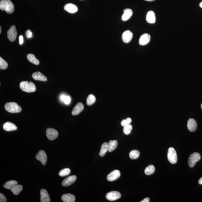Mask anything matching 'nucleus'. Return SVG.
<instances>
[{"label":"nucleus","instance_id":"43","mask_svg":"<svg viewBox=\"0 0 202 202\" xmlns=\"http://www.w3.org/2000/svg\"><path fill=\"white\" fill-rule=\"evenodd\" d=\"M1 30H2V28H1V27H0V33H1Z\"/></svg>","mask_w":202,"mask_h":202},{"label":"nucleus","instance_id":"7","mask_svg":"<svg viewBox=\"0 0 202 202\" xmlns=\"http://www.w3.org/2000/svg\"><path fill=\"white\" fill-rule=\"evenodd\" d=\"M58 133L55 129L48 128L46 130V136L50 140H53L58 137Z\"/></svg>","mask_w":202,"mask_h":202},{"label":"nucleus","instance_id":"8","mask_svg":"<svg viewBox=\"0 0 202 202\" xmlns=\"http://www.w3.org/2000/svg\"><path fill=\"white\" fill-rule=\"evenodd\" d=\"M121 194L118 191H111L108 192L106 195V198L110 201H114L120 198Z\"/></svg>","mask_w":202,"mask_h":202},{"label":"nucleus","instance_id":"19","mask_svg":"<svg viewBox=\"0 0 202 202\" xmlns=\"http://www.w3.org/2000/svg\"><path fill=\"white\" fill-rule=\"evenodd\" d=\"M133 14V11L131 9L129 8L125 9L124 10V13L122 16V21H126L128 20L131 18Z\"/></svg>","mask_w":202,"mask_h":202},{"label":"nucleus","instance_id":"39","mask_svg":"<svg viewBox=\"0 0 202 202\" xmlns=\"http://www.w3.org/2000/svg\"><path fill=\"white\" fill-rule=\"evenodd\" d=\"M149 201H150V199H149V198H146L142 200L141 202H149Z\"/></svg>","mask_w":202,"mask_h":202},{"label":"nucleus","instance_id":"41","mask_svg":"<svg viewBox=\"0 0 202 202\" xmlns=\"http://www.w3.org/2000/svg\"><path fill=\"white\" fill-rule=\"evenodd\" d=\"M199 6H200V7H201V8H202V1L200 4V5H199Z\"/></svg>","mask_w":202,"mask_h":202},{"label":"nucleus","instance_id":"28","mask_svg":"<svg viewBox=\"0 0 202 202\" xmlns=\"http://www.w3.org/2000/svg\"><path fill=\"white\" fill-rule=\"evenodd\" d=\"M155 171V167L153 165H149L145 168L144 173L146 175H150L154 173Z\"/></svg>","mask_w":202,"mask_h":202},{"label":"nucleus","instance_id":"15","mask_svg":"<svg viewBox=\"0 0 202 202\" xmlns=\"http://www.w3.org/2000/svg\"><path fill=\"white\" fill-rule=\"evenodd\" d=\"M150 36L147 33H145L141 36L139 40V43L140 45L143 46L147 45L150 42Z\"/></svg>","mask_w":202,"mask_h":202},{"label":"nucleus","instance_id":"6","mask_svg":"<svg viewBox=\"0 0 202 202\" xmlns=\"http://www.w3.org/2000/svg\"><path fill=\"white\" fill-rule=\"evenodd\" d=\"M17 35V31L15 25L11 26L7 32V37L10 41L14 42L16 40Z\"/></svg>","mask_w":202,"mask_h":202},{"label":"nucleus","instance_id":"32","mask_svg":"<svg viewBox=\"0 0 202 202\" xmlns=\"http://www.w3.org/2000/svg\"><path fill=\"white\" fill-rule=\"evenodd\" d=\"M71 173V170L69 168H66L60 171L59 175L60 176L64 177L69 175Z\"/></svg>","mask_w":202,"mask_h":202},{"label":"nucleus","instance_id":"26","mask_svg":"<svg viewBox=\"0 0 202 202\" xmlns=\"http://www.w3.org/2000/svg\"><path fill=\"white\" fill-rule=\"evenodd\" d=\"M27 58L30 62L36 65H39V63H40L39 60L36 58L33 54H28L27 55Z\"/></svg>","mask_w":202,"mask_h":202},{"label":"nucleus","instance_id":"34","mask_svg":"<svg viewBox=\"0 0 202 202\" xmlns=\"http://www.w3.org/2000/svg\"><path fill=\"white\" fill-rule=\"evenodd\" d=\"M133 127L131 124H128L124 127L123 132L126 135H128L131 132Z\"/></svg>","mask_w":202,"mask_h":202},{"label":"nucleus","instance_id":"14","mask_svg":"<svg viewBox=\"0 0 202 202\" xmlns=\"http://www.w3.org/2000/svg\"><path fill=\"white\" fill-rule=\"evenodd\" d=\"M64 10L67 12L71 14L77 13L78 11V8L75 5L73 4H66L64 7Z\"/></svg>","mask_w":202,"mask_h":202},{"label":"nucleus","instance_id":"30","mask_svg":"<svg viewBox=\"0 0 202 202\" xmlns=\"http://www.w3.org/2000/svg\"><path fill=\"white\" fill-rule=\"evenodd\" d=\"M18 184V182L16 181H7L4 184V187L5 188L8 189H11L12 187L16 184Z\"/></svg>","mask_w":202,"mask_h":202},{"label":"nucleus","instance_id":"21","mask_svg":"<svg viewBox=\"0 0 202 202\" xmlns=\"http://www.w3.org/2000/svg\"><path fill=\"white\" fill-rule=\"evenodd\" d=\"M3 128L6 131H10L17 130V127L13 123L7 122L4 124Z\"/></svg>","mask_w":202,"mask_h":202},{"label":"nucleus","instance_id":"44","mask_svg":"<svg viewBox=\"0 0 202 202\" xmlns=\"http://www.w3.org/2000/svg\"><path fill=\"white\" fill-rule=\"evenodd\" d=\"M201 109H202V104L201 105Z\"/></svg>","mask_w":202,"mask_h":202},{"label":"nucleus","instance_id":"25","mask_svg":"<svg viewBox=\"0 0 202 202\" xmlns=\"http://www.w3.org/2000/svg\"><path fill=\"white\" fill-rule=\"evenodd\" d=\"M59 99L61 102L66 105H69L71 102V98L70 97L64 94H61L59 97Z\"/></svg>","mask_w":202,"mask_h":202},{"label":"nucleus","instance_id":"3","mask_svg":"<svg viewBox=\"0 0 202 202\" xmlns=\"http://www.w3.org/2000/svg\"><path fill=\"white\" fill-rule=\"evenodd\" d=\"M5 108L6 110L11 113H17L21 112L22 109L18 104L15 102H9L5 104Z\"/></svg>","mask_w":202,"mask_h":202},{"label":"nucleus","instance_id":"10","mask_svg":"<svg viewBox=\"0 0 202 202\" xmlns=\"http://www.w3.org/2000/svg\"><path fill=\"white\" fill-rule=\"evenodd\" d=\"M77 179L75 175H71L65 178L63 181L62 184L63 187H68L74 184Z\"/></svg>","mask_w":202,"mask_h":202},{"label":"nucleus","instance_id":"29","mask_svg":"<svg viewBox=\"0 0 202 202\" xmlns=\"http://www.w3.org/2000/svg\"><path fill=\"white\" fill-rule=\"evenodd\" d=\"M96 98L93 94L89 95L87 99V104L89 106H91L96 102Z\"/></svg>","mask_w":202,"mask_h":202},{"label":"nucleus","instance_id":"12","mask_svg":"<svg viewBox=\"0 0 202 202\" xmlns=\"http://www.w3.org/2000/svg\"><path fill=\"white\" fill-rule=\"evenodd\" d=\"M133 36V33L130 30L125 31L122 33V38L123 41L125 43H128L131 41Z\"/></svg>","mask_w":202,"mask_h":202},{"label":"nucleus","instance_id":"40","mask_svg":"<svg viewBox=\"0 0 202 202\" xmlns=\"http://www.w3.org/2000/svg\"><path fill=\"white\" fill-rule=\"evenodd\" d=\"M198 183L199 184H202V177L199 180Z\"/></svg>","mask_w":202,"mask_h":202},{"label":"nucleus","instance_id":"11","mask_svg":"<svg viewBox=\"0 0 202 202\" xmlns=\"http://www.w3.org/2000/svg\"><path fill=\"white\" fill-rule=\"evenodd\" d=\"M121 173L118 170L113 171L108 175L107 178L108 181H115L120 176Z\"/></svg>","mask_w":202,"mask_h":202},{"label":"nucleus","instance_id":"1","mask_svg":"<svg viewBox=\"0 0 202 202\" xmlns=\"http://www.w3.org/2000/svg\"><path fill=\"white\" fill-rule=\"evenodd\" d=\"M0 9L5 11L8 14H11L14 12V6L10 0H1Z\"/></svg>","mask_w":202,"mask_h":202},{"label":"nucleus","instance_id":"4","mask_svg":"<svg viewBox=\"0 0 202 202\" xmlns=\"http://www.w3.org/2000/svg\"><path fill=\"white\" fill-rule=\"evenodd\" d=\"M167 158L168 161L172 164H175L178 161V157L176 151L173 147H170L168 149Z\"/></svg>","mask_w":202,"mask_h":202},{"label":"nucleus","instance_id":"27","mask_svg":"<svg viewBox=\"0 0 202 202\" xmlns=\"http://www.w3.org/2000/svg\"><path fill=\"white\" fill-rule=\"evenodd\" d=\"M108 150V143L106 142L103 143L101 146L100 156L101 157H103L105 156L106 153Z\"/></svg>","mask_w":202,"mask_h":202},{"label":"nucleus","instance_id":"9","mask_svg":"<svg viewBox=\"0 0 202 202\" xmlns=\"http://www.w3.org/2000/svg\"><path fill=\"white\" fill-rule=\"evenodd\" d=\"M36 159L40 161L42 165H45L47 160V157L46 153L44 151L41 150L39 151L36 156Z\"/></svg>","mask_w":202,"mask_h":202},{"label":"nucleus","instance_id":"42","mask_svg":"<svg viewBox=\"0 0 202 202\" xmlns=\"http://www.w3.org/2000/svg\"><path fill=\"white\" fill-rule=\"evenodd\" d=\"M144 1H149V2H152V1H154L155 0H144Z\"/></svg>","mask_w":202,"mask_h":202},{"label":"nucleus","instance_id":"24","mask_svg":"<svg viewBox=\"0 0 202 202\" xmlns=\"http://www.w3.org/2000/svg\"><path fill=\"white\" fill-rule=\"evenodd\" d=\"M118 143L117 140H111L108 143V151L109 152L113 151L116 148Z\"/></svg>","mask_w":202,"mask_h":202},{"label":"nucleus","instance_id":"13","mask_svg":"<svg viewBox=\"0 0 202 202\" xmlns=\"http://www.w3.org/2000/svg\"><path fill=\"white\" fill-rule=\"evenodd\" d=\"M40 200L41 202H50L51 201L50 198L46 190L42 189L40 191Z\"/></svg>","mask_w":202,"mask_h":202},{"label":"nucleus","instance_id":"5","mask_svg":"<svg viewBox=\"0 0 202 202\" xmlns=\"http://www.w3.org/2000/svg\"><path fill=\"white\" fill-rule=\"evenodd\" d=\"M201 156L200 153H194L191 154L189 158L188 164L190 167L192 168L195 165L196 162L198 161L201 159Z\"/></svg>","mask_w":202,"mask_h":202},{"label":"nucleus","instance_id":"20","mask_svg":"<svg viewBox=\"0 0 202 202\" xmlns=\"http://www.w3.org/2000/svg\"><path fill=\"white\" fill-rule=\"evenodd\" d=\"M146 20L148 23L150 24H153L156 22V15L153 11H149L147 13L146 15Z\"/></svg>","mask_w":202,"mask_h":202},{"label":"nucleus","instance_id":"18","mask_svg":"<svg viewBox=\"0 0 202 202\" xmlns=\"http://www.w3.org/2000/svg\"><path fill=\"white\" fill-rule=\"evenodd\" d=\"M32 77L34 80H36L42 81H46L47 80V77L40 72L34 73L32 74Z\"/></svg>","mask_w":202,"mask_h":202},{"label":"nucleus","instance_id":"35","mask_svg":"<svg viewBox=\"0 0 202 202\" xmlns=\"http://www.w3.org/2000/svg\"><path fill=\"white\" fill-rule=\"evenodd\" d=\"M132 120L131 118H128L126 119H124L121 122V125L122 127H124L125 126L128 124H130Z\"/></svg>","mask_w":202,"mask_h":202},{"label":"nucleus","instance_id":"33","mask_svg":"<svg viewBox=\"0 0 202 202\" xmlns=\"http://www.w3.org/2000/svg\"><path fill=\"white\" fill-rule=\"evenodd\" d=\"M8 64L7 61L0 57V69L5 70L8 67Z\"/></svg>","mask_w":202,"mask_h":202},{"label":"nucleus","instance_id":"22","mask_svg":"<svg viewBox=\"0 0 202 202\" xmlns=\"http://www.w3.org/2000/svg\"><path fill=\"white\" fill-rule=\"evenodd\" d=\"M61 199L64 202H74L75 201V197L74 195L67 194L63 195Z\"/></svg>","mask_w":202,"mask_h":202},{"label":"nucleus","instance_id":"16","mask_svg":"<svg viewBox=\"0 0 202 202\" xmlns=\"http://www.w3.org/2000/svg\"><path fill=\"white\" fill-rule=\"evenodd\" d=\"M187 127L190 131H195L197 127V123L195 120L192 118L189 119L187 123Z\"/></svg>","mask_w":202,"mask_h":202},{"label":"nucleus","instance_id":"17","mask_svg":"<svg viewBox=\"0 0 202 202\" xmlns=\"http://www.w3.org/2000/svg\"><path fill=\"white\" fill-rule=\"evenodd\" d=\"M83 109H84V106L83 104L79 102L74 107L72 114L74 116L78 115L83 111Z\"/></svg>","mask_w":202,"mask_h":202},{"label":"nucleus","instance_id":"37","mask_svg":"<svg viewBox=\"0 0 202 202\" xmlns=\"http://www.w3.org/2000/svg\"><path fill=\"white\" fill-rule=\"evenodd\" d=\"M26 35L27 38H30L32 37V33L30 30H27L26 33Z\"/></svg>","mask_w":202,"mask_h":202},{"label":"nucleus","instance_id":"31","mask_svg":"<svg viewBox=\"0 0 202 202\" xmlns=\"http://www.w3.org/2000/svg\"><path fill=\"white\" fill-rule=\"evenodd\" d=\"M140 156V152L137 150H133L130 152L129 156L130 159H138Z\"/></svg>","mask_w":202,"mask_h":202},{"label":"nucleus","instance_id":"2","mask_svg":"<svg viewBox=\"0 0 202 202\" xmlns=\"http://www.w3.org/2000/svg\"><path fill=\"white\" fill-rule=\"evenodd\" d=\"M20 87L23 91L27 93H33L36 91V87L34 83L31 81H25L21 82Z\"/></svg>","mask_w":202,"mask_h":202},{"label":"nucleus","instance_id":"36","mask_svg":"<svg viewBox=\"0 0 202 202\" xmlns=\"http://www.w3.org/2000/svg\"><path fill=\"white\" fill-rule=\"evenodd\" d=\"M7 200L6 198L5 195L2 193L0 194V202H7Z\"/></svg>","mask_w":202,"mask_h":202},{"label":"nucleus","instance_id":"38","mask_svg":"<svg viewBox=\"0 0 202 202\" xmlns=\"http://www.w3.org/2000/svg\"><path fill=\"white\" fill-rule=\"evenodd\" d=\"M19 43L20 45H22L24 42V40H23V36L22 35H20L19 38Z\"/></svg>","mask_w":202,"mask_h":202},{"label":"nucleus","instance_id":"23","mask_svg":"<svg viewBox=\"0 0 202 202\" xmlns=\"http://www.w3.org/2000/svg\"><path fill=\"white\" fill-rule=\"evenodd\" d=\"M23 186L20 184H16L11 189V191L12 192L13 194L15 195H17L20 194L22 190H23Z\"/></svg>","mask_w":202,"mask_h":202}]
</instances>
